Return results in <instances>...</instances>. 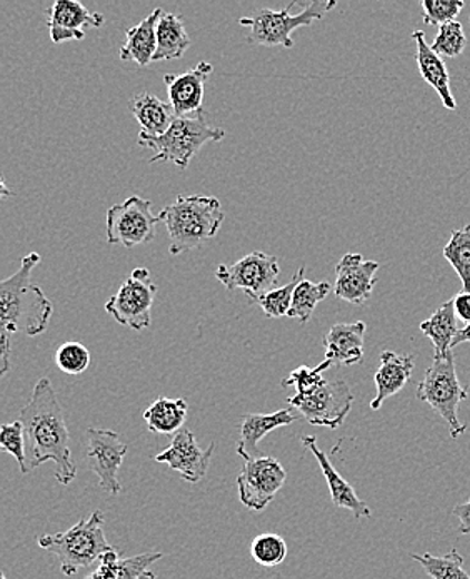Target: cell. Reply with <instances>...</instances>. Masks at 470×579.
Here are the masks:
<instances>
[{"instance_id":"6da1fadb","label":"cell","mask_w":470,"mask_h":579,"mask_svg":"<svg viewBox=\"0 0 470 579\" xmlns=\"http://www.w3.org/2000/svg\"><path fill=\"white\" fill-rule=\"evenodd\" d=\"M19 421L26 434V473L42 467L47 461L56 463V480L67 487L76 478V464L69 446V428L66 413L57 400L49 377H42L33 386L30 401L20 410Z\"/></svg>"},{"instance_id":"7a4b0ae2","label":"cell","mask_w":470,"mask_h":579,"mask_svg":"<svg viewBox=\"0 0 470 579\" xmlns=\"http://www.w3.org/2000/svg\"><path fill=\"white\" fill-rule=\"evenodd\" d=\"M40 263V254L30 253L20 261L19 271L0 283V353L6 376L10 367V340L22 331L36 337L49 326L53 306L42 287L32 283V271Z\"/></svg>"},{"instance_id":"3957f363","label":"cell","mask_w":470,"mask_h":579,"mask_svg":"<svg viewBox=\"0 0 470 579\" xmlns=\"http://www.w3.org/2000/svg\"><path fill=\"white\" fill-rule=\"evenodd\" d=\"M159 217L169 234V254L179 256L216 237L226 213L217 197L179 196L160 210Z\"/></svg>"},{"instance_id":"277c9868","label":"cell","mask_w":470,"mask_h":579,"mask_svg":"<svg viewBox=\"0 0 470 579\" xmlns=\"http://www.w3.org/2000/svg\"><path fill=\"white\" fill-rule=\"evenodd\" d=\"M102 511H94L87 520H80L63 533L42 534L37 540L42 550L56 555L60 561V571L72 577L80 568H90L102 560L104 555L114 550L104 534Z\"/></svg>"},{"instance_id":"5b68a950","label":"cell","mask_w":470,"mask_h":579,"mask_svg":"<svg viewBox=\"0 0 470 579\" xmlns=\"http://www.w3.org/2000/svg\"><path fill=\"white\" fill-rule=\"evenodd\" d=\"M226 136V130L210 126L206 112H200L197 116L177 117L163 136L139 134V144L156 153L150 164L173 163L180 169H187L190 160L206 144L221 143Z\"/></svg>"},{"instance_id":"8992f818","label":"cell","mask_w":470,"mask_h":579,"mask_svg":"<svg viewBox=\"0 0 470 579\" xmlns=\"http://www.w3.org/2000/svg\"><path fill=\"white\" fill-rule=\"evenodd\" d=\"M295 6L297 2L288 3L282 10L258 9L251 16L241 17L238 23L248 27V46L291 49L294 47V39H292L294 30L324 19L325 13L331 12L337 2L335 0H314V2L307 3L301 12L292 13Z\"/></svg>"},{"instance_id":"52a82bcc","label":"cell","mask_w":470,"mask_h":579,"mask_svg":"<svg viewBox=\"0 0 470 579\" xmlns=\"http://www.w3.org/2000/svg\"><path fill=\"white\" fill-rule=\"evenodd\" d=\"M468 387L462 386L456 370L454 353L434 357L418 384V400L429 404L451 430L452 440L466 433V424L459 420V406L468 400Z\"/></svg>"},{"instance_id":"ba28073f","label":"cell","mask_w":470,"mask_h":579,"mask_svg":"<svg viewBox=\"0 0 470 579\" xmlns=\"http://www.w3.org/2000/svg\"><path fill=\"white\" fill-rule=\"evenodd\" d=\"M157 286L147 267H136L116 294L106 303V311L120 326L144 331L153 324V306Z\"/></svg>"},{"instance_id":"9c48e42d","label":"cell","mask_w":470,"mask_h":579,"mask_svg":"<svg viewBox=\"0 0 470 579\" xmlns=\"http://www.w3.org/2000/svg\"><path fill=\"white\" fill-rule=\"evenodd\" d=\"M159 223V214H153V200L140 196L127 197L124 203L107 210V243L123 244L127 249L150 243L156 237V226Z\"/></svg>"},{"instance_id":"30bf717a","label":"cell","mask_w":470,"mask_h":579,"mask_svg":"<svg viewBox=\"0 0 470 579\" xmlns=\"http://www.w3.org/2000/svg\"><path fill=\"white\" fill-rule=\"evenodd\" d=\"M287 403L312 426L339 430L351 413L354 394L345 381H325L312 393L287 398Z\"/></svg>"},{"instance_id":"8fae6325","label":"cell","mask_w":470,"mask_h":579,"mask_svg":"<svg viewBox=\"0 0 470 579\" xmlns=\"http://www.w3.org/2000/svg\"><path fill=\"white\" fill-rule=\"evenodd\" d=\"M278 276L281 267L277 257L261 251H254L229 266L219 264L216 271L217 279L227 291L241 290L248 300L275 290Z\"/></svg>"},{"instance_id":"7c38bea8","label":"cell","mask_w":470,"mask_h":579,"mask_svg":"<svg viewBox=\"0 0 470 579\" xmlns=\"http://www.w3.org/2000/svg\"><path fill=\"white\" fill-rule=\"evenodd\" d=\"M287 473L275 458H255L245 461L237 477L238 500L252 511H264L284 488Z\"/></svg>"},{"instance_id":"4fadbf2b","label":"cell","mask_w":470,"mask_h":579,"mask_svg":"<svg viewBox=\"0 0 470 579\" xmlns=\"http://www.w3.org/2000/svg\"><path fill=\"white\" fill-rule=\"evenodd\" d=\"M87 463L89 470L99 478L100 488L106 493L119 494L123 491L119 473L123 467L124 458H126L127 444L120 440L116 431L99 430V428H89L87 430Z\"/></svg>"},{"instance_id":"5bb4252c","label":"cell","mask_w":470,"mask_h":579,"mask_svg":"<svg viewBox=\"0 0 470 579\" xmlns=\"http://www.w3.org/2000/svg\"><path fill=\"white\" fill-rule=\"evenodd\" d=\"M214 450H216L214 444H210L207 450H203L197 444L193 431L180 430L179 433L174 434L170 446L157 454L154 460L157 463L167 464L170 470L179 473L183 481L197 484L206 478L207 471H209Z\"/></svg>"},{"instance_id":"9a60e30c","label":"cell","mask_w":470,"mask_h":579,"mask_svg":"<svg viewBox=\"0 0 470 579\" xmlns=\"http://www.w3.org/2000/svg\"><path fill=\"white\" fill-rule=\"evenodd\" d=\"M106 19L76 0H57L47 10V27L53 43L86 39L87 27L99 29Z\"/></svg>"},{"instance_id":"2e32d148","label":"cell","mask_w":470,"mask_h":579,"mask_svg":"<svg viewBox=\"0 0 470 579\" xmlns=\"http://www.w3.org/2000/svg\"><path fill=\"white\" fill-rule=\"evenodd\" d=\"M379 267V263L365 261L362 254H345L335 266V296L361 306L374 291Z\"/></svg>"},{"instance_id":"e0dca14e","label":"cell","mask_w":470,"mask_h":579,"mask_svg":"<svg viewBox=\"0 0 470 579\" xmlns=\"http://www.w3.org/2000/svg\"><path fill=\"white\" fill-rule=\"evenodd\" d=\"M214 66L210 62H199L193 70L184 73H166L164 82L169 94V102L173 104L179 117L197 116L204 112V92L206 80L213 73Z\"/></svg>"},{"instance_id":"ac0fdd59","label":"cell","mask_w":470,"mask_h":579,"mask_svg":"<svg viewBox=\"0 0 470 579\" xmlns=\"http://www.w3.org/2000/svg\"><path fill=\"white\" fill-rule=\"evenodd\" d=\"M301 441L302 444H304V448H307V450L314 454L315 460H317L322 474H324L325 481H327L329 491H331L332 503H334V507L351 511L358 521L364 520V518H371V508H369L368 503H364V501L358 497L354 488H352L351 484L339 474L334 464L329 460L327 454L317 446V440H315V436H302Z\"/></svg>"},{"instance_id":"d6986e66","label":"cell","mask_w":470,"mask_h":579,"mask_svg":"<svg viewBox=\"0 0 470 579\" xmlns=\"http://www.w3.org/2000/svg\"><path fill=\"white\" fill-rule=\"evenodd\" d=\"M298 418L292 413V410L275 411V413H248L242 418L241 426V441L237 443V454L244 458L245 461L255 460V458L265 457L258 450V443L262 438L267 436L272 431L278 430V428L288 426V424L295 423Z\"/></svg>"},{"instance_id":"ffe728a7","label":"cell","mask_w":470,"mask_h":579,"mask_svg":"<svg viewBox=\"0 0 470 579\" xmlns=\"http://www.w3.org/2000/svg\"><path fill=\"white\" fill-rule=\"evenodd\" d=\"M365 323L335 324L324 337L325 361L334 366H354L364 360Z\"/></svg>"},{"instance_id":"44dd1931","label":"cell","mask_w":470,"mask_h":579,"mask_svg":"<svg viewBox=\"0 0 470 579\" xmlns=\"http://www.w3.org/2000/svg\"><path fill=\"white\" fill-rule=\"evenodd\" d=\"M412 373H414V356H401L394 351H384L381 354V366L374 374L378 396L372 400L371 410H381L385 400L401 393L411 380Z\"/></svg>"},{"instance_id":"7402d4cb","label":"cell","mask_w":470,"mask_h":579,"mask_svg":"<svg viewBox=\"0 0 470 579\" xmlns=\"http://www.w3.org/2000/svg\"><path fill=\"white\" fill-rule=\"evenodd\" d=\"M412 39L418 43L415 60H418L419 72H421L422 79H424L429 86L434 87L445 109H458V104H456L454 96H452L451 76H449L444 59L431 49L428 40H425V33L422 32V30L412 32Z\"/></svg>"},{"instance_id":"603a6c76","label":"cell","mask_w":470,"mask_h":579,"mask_svg":"<svg viewBox=\"0 0 470 579\" xmlns=\"http://www.w3.org/2000/svg\"><path fill=\"white\" fill-rule=\"evenodd\" d=\"M163 16L164 10L157 7L143 22L127 30L126 42L119 50L120 60L136 62L140 67H147L154 62V56L157 52V23Z\"/></svg>"},{"instance_id":"cb8c5ba5","label":"cell","mask_w":470,"mask_h":579,"mask_svg":"<svg viewBox=\"0 0 470 579\" xmlns=\"http://www.w3.org/2000/svg\"><path fill=\"white\" fill-rule=\"evenodd\" d=\"M130 112L140 126V134L157 137L166 134L177 119L173 104L160 100L150 92L139 94L129 102Z\"/></svg>"},{"instance_id":"d4e9b609","label":"cell","mask_w":470,"mask_h":579,"mask_svg":"<svg viewBox=\"0 0 470 579\" xmlns=\"http://www.w3.org/2000/svg\"><path fill=\"white\" fill-rule=\"evenodd\" d=\"M164 555L159 551L154 553L137 555L134 558H120L117 548L104 555L99 561V568L90 577L84 579H140V575L146 573L147 568L156 561L163 560Z\"/></svg>"},{"instance_id":"484cf974","label":"cell","mask_w":470,"mask_h":579,"mask_svg":"<svg viewBox=\"0 0 470 579\" xmlns=\"http://www.w3.org/2000/svg\"><path fill=\"white\" fill-rule=\"evenodd\" d=\"M421 331L425 337L432 341L435 347V356H445L452 351V343L459 334L458 314L454 310V300L445 301L438 307L429 320L421 323Z\"/></svg>"},{"instance_id":"4316f807","label":"cell","mask_w":470,"mask_h":579,"mask_svg":"<svg viewBox=\"0 0 470 579\" xmlns=\"http://www.w3.org/2000/svg\"><path fill=\"white\" fill-rule=\"evenodd\" d=\"M187 411H189V404L183 398L179 400L159 398L144 411V420H146L147 430L150 433L177 434L186 423Z\"/></svg>"},{"instance_id":"83f0119b","label":"cell","mask_w":470,"mask_h":579,"mask_svg":"<svg viewBox=\"0 0 470 579\" xmlns=\"http://www.w3.org/2000/svg\"><path fill=\"white\" fill-rule=\"evenodd\" d=\"M189 47L190 37L184 20L176 13L164 12L163 19L157 23V52L154 62L180 59Z\"/></svg>"},{"instance_id":"f1b7e54d","label":"cell","mask_w":470,"mask_h":579,"mask_svg":"<svg viewBox=\"0 0 470 579\" xmlns=\"http://www.w3.org/2000/svg\"><path fill=\"white\" fill-rule=\"evenodd\" d=\"M331 290V284L327 281L314 283V281H309L304 277L298 283V286L295 287L294 300H292V307L287 317L297 320L301 324L309 323L312 320L315 307L329 296Z\"/></svg>"},{"instance_id":"f546056e","label":"cell","mask_w":470,"mask_h":579,"mask_svg":"<svg viewBox=\"0 0 470 579\" xmlns=\"http://www.w3.org/2000/svg\"><path fill=\"white\" fill-rule=\"evenodd\" d=\"M305 267H298L297 273L292 276L285 286L275 287V290L267 291V293L255 296L251 300L252 303L257 304L265 316L271 320H281V317L288 316V311L292 307V300H294L295 287L304 279Z\"/></svg>"},{"instance_id":"4dcf8cb0","label":"cell","mask_w":470,"mask_h":579,"mask_svg":"<svg viewBox=\"0 0 470 579\" xmlns=\"http://www.w3.org/2000/svg\"><path fill=\"white\" fill-rule=\"evenodd\" d=\"M412 560L418 561L432 579H470L464 570V558L456 548L444 557H434L431 553L412 555Z\"/></svg>"},{"instance_id":"1f68e13d","label":"cell","mask_w":470,"mask_h":579,"mask_svg":"<svg viewBox=\"0 0 470 579\" xmlns=\"http://www.w3.org/2000/svg\"><path fill=\"white\" fill-rule=\"evenodd\" d=\"M442 254H444V259H448L454 267L459 279L462 281V291L470 293V224L452 233Z\"/></svg>"},{"instance_id":"d6a6232c","label":"cell","mask_w":470,"mask_h":579,"mask_svg":"<svg viewBox=\"0 0 470 579\" xmlns=\"http://www.w3.org/2000/svg\"><path fill=\"white\" fill-rule=\"evenodd\" d=\"M251 557L255 563L264 568H274L284 563L287 558V543L284 538L274 533L258 534L251 544Z\"/></svg>"},{"instance_id":"836d02e7","label":"cell","mask_w":470,"mask_h":579,"mask_svg":"<svg viewBox=\"0 0 470 579\" xmlns=\"http://www.w3.org/2000/svg\"><path fill=\"white\" fill-rule=\"evenodd\" d=\"M90 357L89 350L82 343L69 341V343L60 344L56 351V364L62 373L70 376H79L89 370Z\"/></svg>"},{"instance_id":"e575fe53","label":"cell","mask_w":470,"mask_h":579,"mask_svg":"<svg viewBox=\"0 0 470 579\" xmlns=\"http://www.w3.org/2000/svg\"><path fill=\"white\" fill-rule=\"evenodd\" d=\"M466 46H468V37H466L464 29H462V23L454 20V22L439 27L438 37L431 43V49L438 56L454 59V57L464 52Z\"/></svg>"},{"instance_id":"d590c367","label":"cell","mask_w":470,"mask_h":579,"mask_svg":"<svg viewBox=\"0 0 470 579\" xmlns=\"http://www.w3.org/2000/svg\"><path fill=\"white\" fill-rule=\"evenodd\" d=\"M464 6V0H422L424 23L431 27H442L445 23L454 22Z\"/></svg>"},{"instance_id":"8d00e7d4","label":"cell","mask_w":470,"mask_h":579,"mask_svg":"<svg viewBox=\"0 0 470 579\" xmlns=\"http://www.w3.org/2000/svg\"><path fill=\"white\" fill-rule=\"evenodd\" d=\"M331 366L332 364L324 360L314 370L307 366L297 367V370L288 374L287 380L282 381V386H294L297 390L295 394L312 393V391L317 390L319 386L325 383L324 373Z\"/></svg>"},{"instance_id":"74e56055","label":"cell","mask_w":470,"mask_h":579,"mask_svg":"<svg viewBox=\"0 0 470 579\" xmlns=\"http://www.w3.org/2000/svg\"><path fill=\"white\" fill-rule=\"evenodd\" d=\"M0 448L19 463L20 473H26V434H23V426L19 420L2 424Z\"/></svg>"},{"instance_id":"f35d334b","label":"cell","mask_w":470,"mask_h":579,"mask_svg":"<svg viewBox=\"0 0 470 579\" xmlns=\"http://www.w3.org/2000/svg\"><path fill=\"white\" fill-rule=\"evenodd\" d=\"M452 514L459 520V534H462V537L470 534V500L468 503L458 504L452 510Z\"/></svg>"},{"instance_id":"ab89813d","label":"cell","mask_w":470,"mask_h":579,"mask_svg":"<svg viewBox=\"0 0 470 579\" xmlns=\"http://www.w3.org/2000/svg\"><path fill=\"white\" fill-rule=\"evenodd\" d=\"M454 310L459 320L464 321L466 326H468L470 324V293L462 291L454 297Z\"/></svg>"},{"instance_id":"60d3db41","label":"cell","mask_w":470,"mask_h":579,"mask_svg":"<svg viewBox=\"0 0 470 579\" xmlns=\"http://www.w3.org/2000/svg\"><path fill=\"white\" fill-rule=\"evenodd\" d=\"M470 343V324L468 326L462 327L459 331L458 336H456L454 343H452V347H458L459 344Z\"/></svg>"},{"instance_id":"b9f144b4","label":"cell","mask_w":470,"mask_h":579,"mask_svg":"<svg viewBox=\"0 0 470 579\" xmlns=\"http://www.w3.org/2000/svg\"><path fill=\"white\" fill-rule=\"evenodd\" d=\"M140 579H157L153 571L147 570L146 573L140 575Z\"/></svg>"},{"instance_id":"7bdbcfd3","label":"cell","mask_w":470,"mask_h":579,"mask_svg":"<svg viewBox=\"0 0 470 579\" xmlns=\"http://www.w3.org/2000/svg\"><path fill=\"white\" fill-rule=\"evenodd\" d=\"M7 196H13V193H10V190L7 189L6 183H2V197Z\"/></svg>"},{"instance_id":"ee69618b","label":"cell","mask_w":470,"mask_h":579,"mask_svg":"<svg viewBox=\"0 0 470 579\" xmlns=\"http://www.w3.org/2000/svg\"><path fill=\"white\" fill-rule=\"evenodd\" d=\"M0 578H2V579H7L6 573H2V577H0Z\"/></svg>"}]
</instances>
